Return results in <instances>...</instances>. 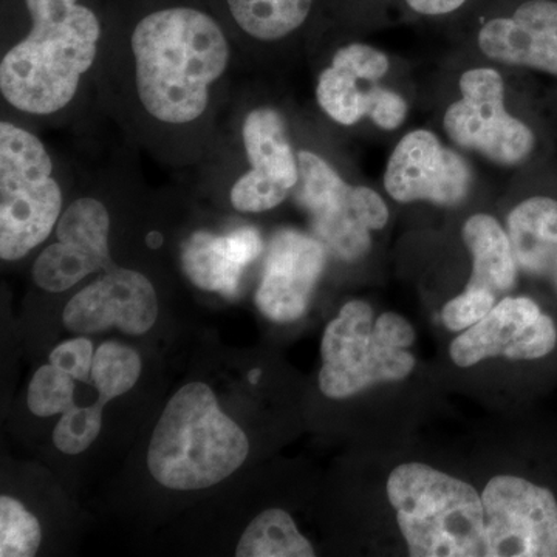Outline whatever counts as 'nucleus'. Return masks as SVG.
Masks as SVG:
<instances>
[{
    "label": "nucleus",
    "mask_w": 557,
    "mask_h": 557,
    "mask_svg": "<svg viewBox=\"0 0 557 557\" xmlns=\"http://www.w3.org/2000/svg\"><path fill=\"white\" fill-rule=\"evenodd\" d=\"M313 545L284 509H267L247 527L237 544L239 557H313Z\"/></svg>",
    "instance_id": "nucleus-21"
},
{
    "label": "nucleus",
    "mask_w": 557,
    "mask_h": 557,
    "mask_svg": "<svg viewBox=\"0 0 557 557\" xmlns=\"http://www.w3.org/2000/svg\"><path fill=\"white\" fill-rule=\"evenodd\" d=\"M28 409L38 417L64 413L75 406V383L57 366H42L28 386Z\"/></svg>",
    "instance_id": "nucleus-25"
},
{
    "label": "nucleus",
    "mask_w": 557,
    "mask_h": 557,
    "mask_svg": "<svg viewBox=\"0 0 557 557\" xmlns=\"http://www.w3.org/2000/svg\"><path fill=\"white\" fill-rule=\"evenodd\" d=\"M413 341L412 325L399 314L375 319L368 302H347L322 336V394L344 399L375 384L408 379L416 369V358L408 351Z\"/></svg>",
    "instance_id": "nucleus-5"
},
{
    "label": "nucleus",
    "mask_w": 557,
    "mask_h": 557,
    "mask_svg": "<svg viewBox=\"0 0 557 557\" xmlns=\"http://www.w3.org/2000/svg\"><path fill=\"white\" fill-rule=\"evenodd\" d=\"M94 344L87 338H75L60 344L50 355V362L69 373L73 380L89 383L94 369Z\"/></svg>",
    "instance_id": "nucleus-29"
},
{
    "label": "nucleus",
    "mask_w": 557,
    "mask_h": 557,
    "mask_svg": "<svg viewBox=\"0 0 557 557\" xmlns=\"http://www.w3.org/2000/svg\"><path fill=\"white\" fill-rule=\"evenodd\" d=\"M325 262L327 248L321 240L296 230L278 231L269 245L256 306L274 322L302 318Z\"/></svg>",
    "instance_id": "nucleus-15"
},
{
    "label": "nucleus",
    "mask_w": 557,
    "mask_h": 557,
    "mask_svg": "<svg viewBox=\"0 0 557 557\" xmlns=\"http://www.w3.org/2000/svg\"><path fill=\"white\" fill-rule=\"evenodd\" d=\"M30 30L3 53V101L30 116L58 115L97 64L100 17L79 0H25Z\"/></svg>",
    "instance_id": "nucleus-2"
},
{
    "label": "nucleus",
    "mask_w": 557,
    "mask_h": 557,
    "mask_svg": "<svg viewBox=\"0 0 557 557\" xmlns=\"http://www.w3.org/2000/svg\"><path fill=\"white\" fill-rule=\"evenodd\" d=\"M298 163L296 200L310 215L317 239L347 262L368 255L370 233L383 230L388 220L384 200L366 186L348 185L318 153L300 150Z\"/></svg>",
    "instance_id": "nucleus-7"
},
{
    "label": "nucleus",
    "mask_w": 557,
    "mask_h": 557,
    "mask_svg": "<svg viewBox=\"0 0 557 557\" xmlns=\"http://www.w3.org/2000/svg\"><path fill=\"white\" fill-rule=\"evenodd\" d=\"M387 497L410 556H486L482 497L465 480L424 463L399 465Z\"/></svg>",
    "instance_id": "nucleus-4"
},
{
    "label": "nucleus",
    "mask_w": 557,
    "mask_h": 557,
    "mask_svg": "<svg viewBox=\"0 0 557 557\" xmlns=\"http://www.w3.org/2000/svg\"><path fill=\"white\" fill-rule=\"evenodd\" d=\"M486 556L557 557V500L545 486L497 475L482 494Z\"/></svg>",
    "instance_id": "nucleus-9"
},
{
    "label": "nucleus",
    "mask_w": 557,
    "mask_h": 557,
    "mask_svg": "<svg viewBox=\"0 0 557 557\" xmlns=\"http://www.w3.org/2000/svg\"><path fill=\"white\" fill-rule=\"evenodd\" d=\"M332 65L346 70L359 81L375 83L388 72V60L383 51L366 46V44H348L336 51Z\"/></svg>",
    "instance_id": "nucleus-28"
},
{
    "label": "nucleus",
    "mask_w": 557,
    "mask_h": 557,
    "mask_svg": "<svg viewBox=\"0 0 557 557\" xmlns=\"http://www.w3.org/2000/svg\"><path fill=\"white\" fill-rule=\"evenodd\" d=\"M408 113V104L395 91L370 87L368 90V116L384 131L401 126Z\"/></svg>",
    "instance_id": "nucleus-30"
},
{
    "label": "nucleus",
    "mask_w": 557,
    "mask_h": 557,
    "mask_svg": "<svg viewBox=\"0 0 557 557\" xmlns=\"http://www.w3.org/2000/svg\"><path fill=\"white\" fill-rule=\"evenodd\" d=\"M42 531L38 519L16 498L0 497V556L32 557L38 553Z\"/></svg>",
    "instance_id": "nucleus-24"
},
{
    "label": "nucleus",
    "mask_w": 557,
    "mask_h": 557,
    "mask_svg": "<svg viewBox=\"0 0 557 557\" xmlns=\"http://www.w3.org/2000/svg\"><path fill=\"white\" fill-rule=\"evenodd\" d=\"M384 186L392 199L410 203L426 200L456 207L467 199L471 170L454 150L429 131H413L398 143L388 159Z\"/></svg>",
    "instance_id": "nucleus-13"
},
{
    "label": "nucleus",
    "mask_w": 557,
    "mask_h": 557,
    "mask_svg": "<svg viewBox=\"0 0 557 557\" xmlns=\"http://www.w3.org/2000/svg\"><path fill=\"white\" fill-rule=\"evenodd\" d=\"M231 17L248 38L276 42L302 27L313 0H226Z\"/></svg>",
    "instance_id": "nucleus-20"
},
{
    "label": "nucleus",
    "mask_w": 557,
    "mask_h": 557,
    "mask_svg": "<svg viewBox=\"0 0 557 557\" xmlns=\"http://www.w3.org/2000/svg\"><path fill=\"white\" fill-rule=\"evenodd\" d=\"M110 214L95 197H79L62 212L58 242L35 260L33 281L50 293L67 292L98 271L112 270L109 248Z\"/></svg>",
    "instance_id": "nucleus-11"
},
{
    "label": "nucleus",
    "mask_w": 557,
    "mask_h": 557,
    "mask_svg": "<svg viewBox=\"0 0 557 557\" xmlns=\"http://www.w3.org/2000/svg\"><path fill=\"white\" fill-rule=\"evenodd\" d=\"M249 442L236 421L220 409L208 384L189 383L175 392L152 432L148 468L160 485L207 490L245 463Z\"/></svg>",
    "instance_id": "nucleus-3"
},
{
    "label": "nucleus",
    "mask_w": 557,
    "mask_h": 557,
    "mask_svg": "<svg viewBox=\"0 0 557 557\" xmlns=\"http://www.w3.org/2000/svg\"><path fill=\"white\" fill-rule=\"evenodd\" d=\"M46 145L33 132L0 123V258L30 255L62 215V189Z\"/></svg>",
    "instance_id": "nucleus-6"
},
{
    "label": "nucleus",
    "mask_w": 557,
    "mask_h": 557,
    "mask_svg": "<svg viewBox=\"0 0 557 557\" xmlns=\"http://www.w3.org/2000/svg\"><path fill=\"white\" fill-rule=\"evenodd\" d=\"M508 234L520 269L545 278L557 293V200L522 201L508 215Z\"/></svg>",
    "instance_id": "nucleus-18"
},
{
    "label": "nucleus",
    "mask_w": 557,
    "mask_h": 557,
    "mask_svg": "<svg viewBox=\"0 0 557 557\" xmlns=\"http://www.w3.org/2000/svg\"><path fill=\"white\" fill-rule=\"evenodd\" d=\"M106 401L98 399L97 405L72 409L64 412L53 432L54 446L64 454L84 453L100 435L102 408Z\"/></svg>",
    "instance_id": "nucleus-26"
},
{
    "label": "nucleus",
    "mask_w": 557,
    "mask_h": 557,
    "mask_svg": "<svg viewBox=\"0 0 557 557\" xmlns=\"http://www.w3.org/2000/svg\"><path fill=\"white\" fill-rule=\"evenodd\" d=\"M479 47L491 60L557 76V2L530 0L512 16L487 21Z\"/></svg>",
    "instance_id": "nucleus-16"
},
{
    "label": "nucleus",
    "mask_w": 557,
    "mask_h": 557,
    "mask_svg": "<svg viewBox=\"0 0 557 557\" xmlns=\"http://www.w3.org/2000/svg\"><path fill=\"white\" fill-rule=\"evenodd\" d=\"M557 346L555 321L533 299L505 298L482 321L465 330L450 344V358L460 368H471L487 358L533 361Z\"/></svg>",
    "instance_id": "nucleus-12"
},
{
    "label": "nucleus",
    "mask_w": 557,
    "mask_h": 557,
    "mask_svg": "<svg viewBox=\"0 0 557 557\" xmlns=\"http://www.w3.org/2000/svg\"><path fill=\"white\" fill-rule=\"evenodd\" d=\"M242 143L249 170L230 190L231 207L245 214H260L285 201L299 182L298 153L289 143L281 113L260 106L242 123Z\"/></svg>",
    "instance_id": "nucleus-10"
},
{
    "label": "nucleus",
    "mask_w": 557,
    "mask_h": 557,
    "mask_svg": "<svg viewBox=\"0 0 557 557\" xmlns=\"http://www.w3.org/2000/svg\"><path fill=\"white\" fill-rule=\"evenodd\" d=\"M157 317L159 299L149 278L138 271L113 267L69 300L62 321L69 332L78 335L115 325L127 335L138 336L153 327Z\"/></svg>",
    "instance_id": "nucleus-14"
},
{
    "label": "nucleus",
    "mask_w": 557,
    "mask_h": 557,
    "mask_svg": "<svg viewBox=\"0 0 557 557\" xmlns=\"http://www.w3.org/2000/svg\"><path fill=\"white\" fill-rule=\"evenodd\" d=\"M461 100L446 110V134L465 149L478 150L498 164L522 163L536 138L505 109V86L494 69H472L460 79Z\"/></svg>",
    "instance_id": "nucleus-8"
},
{
    "label": "nucleus",
    "mask_w": 557,
    "mask_h": 557,
    "mask_svg": "<svg viewBox=\"0 0 557 557\" xmlns=\"http://www.w3.org/2000/svg\"><path fill=\"white\" fill-rule=\"evenodd\" d=\"M141 358L134 348L119 343H106L94 357L91 379L100 392V399L109 403L127 394L141 375Z\"/></svg>",
    "instance_id": "nucleus-23"
},
{
    "label": "nucleus",
    "mask_w": 557,
    "mask_h": 557,
    "mask_svg": "<svg viewBox=\"0 0 557 557\" xmlns=\"http://www.w3.org/2000/svg\"><path fill=\"white\" fill-rule=\"evenodd\" d=\"M134 101L170 134L203 126L231 62L228 36L211 14L174 5L143 16L129 39Z\"/></svg>",
    "instance_id": "nucleus-1"
},
{
    "label": "nucleus",
    "mask_w": 557,
    "mask_h": 557,
    "mask_svg": "<svg viewBox=\"0 0 557 557\" xmlns=\"http://www.w3.org/2000/svg\"><path fill=\"white\" fill-rule=\"evenodd\" d=\"M259 231L244 226L228 234L196 231L182 248V267L196 287L233 296L239 289L242 274L262 255Z\"/></svg>",
    "instance_id": "nucleus-17"
},
{
    "label": "nucleus",
    "mask_w": 557,
    "mask_h": 557,
    "mask_svg": "<svg viewBox=\"0 0 557 557\" xmlns=\"http://www.w3.org/2000/svg\"><path fill=\"white\" fill-rule=\"evenodd\" d=\"M359 83L346 70L330 65L318 78V104L336 123L354 126L368 116V90Z\"/></svg>",
    "instance_id": "nucleus-22"
},
{
    "label": "nucleus",
    "mask_w": 557,
    "mask_h": 557,
    "mask_svg": "<svg viewBox=\"0 0 557 557\" xmlns=\"http://www.w3.org/2000/svg\"><path fill=\"white\" fill-rule=\"evenodd\" d=\"M410 9L424 16H443L454 13L463 7L468 0H406Z\"/></svg>",
    "instance_id": "nucleus-31"
},
{
    "label": "nucleus",
    "mask_w": 557,
    "mask_h": 557,
    "mask_svg": "<svg viewBox=\"0 0 557 557\" xmlns=\"http://www.w3.org/2000/svg\"><path fill=\"white\" fill-rule=\"evenodd\" d=\"M496 295L482 288H465L443 309V324L450 332H461L478 324L496 306Z\"/></svg>",
    "instance_id": "nucleus-27"
},
{
    "label": "nucleus",
    "mask_w": 557,
    "mask_h": 557,
    "mask_svg": "<svg viewBox=\"0 0 557 557\" xmlns=\"http://www.w3.org/2000/svg\"><path fill=\"white\" fill-rule=\"evenodd\" d=\"M463 240L472 255L468 288H482L493 295L511 292L518 278V260L509 234L487 214H475L465 223Z\"/></svg>",
    "instance_id": "nucleus-19"
}]
</instances>
